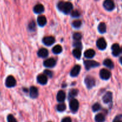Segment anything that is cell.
Listing matches in <instances>:
<instances>
[{
  "label": "cell",
  "instance_id": "cell-19",
  "mask_svg": "<svg viewBox=\"0 0 122 122\" xmlns=\"http://www.w3.org/2000/svg\"><path fill=\"white\" fill-rule=\"evenodd\" d=\"M38 55L39 57H42V58L46 57L48 55V51L45 48H42L39 49V51H38Z\"/></svg>",
  "mask_w": 122,
  "mask_h": 122
},
{
  "label": "cell",
  "instance_id": "cell-18",
  "mask_svg": "<svg viewBox=\"0 0 122 122\" xmlns=\"http://www.w3.org/2000/svg\"><path fill=\"white\" fill-rule=\"evenodd\" d=\"M33 11L36 14H40L44 11V7L41 4L36 5L33 8Z\"/></svg>",
  "mask_w": 122,
  "mask_h": 122
},
{
  "label": "cell",
  "instance_id": "cell-22",
  "mask_svg": "<svg viewBox=\"0 0 122 122\" xmlns=\"http://www.w3.org/2000/svg\"><path fill=\"white\" fill-rule=\"evenodd\" d=\"M106 120L104 115L100 113L96 115L95 117V120L96 122H104Z\"/></svg>",
  "mask_w": 122,
  "mask_h": 122
},
{
  "label": "cell",
  "instance_id": "cell-25",
  "mask_svg": "<svg viewBox=\"0 0 122 122\" xmlns=\"http://www.w3.org/2000/svg\"><path fill=\"white\" fill-rule=\"evenodd\" d=\"M63 49H62V47L60 45H56V46H54L52 49V51L54 54H59L60 53H61Z\"/></svg>",
  "mask_w": 122,
  "mask_h": 122
},
{
  "label": "cell",
  "instance_id": "cell-28",
  "mask_svg": "<svg viewBox=\"0 0 122 122\" xmlns=\"http://www.w3.org/2000/svg\"><path fill=\"white\" fill-rule=\"evenodd\" d=\"M78 90L77 89H72L69 92V98H73L75 97L76 96H77V94H78Z\"/></svg>",
  "mask_w": 122,
  "mask_h": 122
},
{
  "label": "cell",
  "instance_id": "cell-1",
  "mask_svg": "<svg viewBox=\"0 0 122 122\" xmlns=\"http://www.w3.org/2000/svg\"><path fill=\"white\" fill-rule=\"evenodd\" d=\"M58 8L62 12H63L65 14H68L70 13L73 9V5L70 2H64V1H61L58 2L57 5Z\"/></svg>",
  "mask_w": 122,
  "mask_h": 122
},
{
  "label": "cell",
  "instance_id": "cell-8",
  "mask_svg": "<svg viewBox=\"0 0 122 122\" xmlns=\"http://www.w3.org/2000/svg\"><path fill=\"white\" fill-rule=\"evenodd\" d=\"M97 46L98 47L99 49L101 50H103L106 49L107 47V43L105 40L104 38H100L97 41Z\"/></svg>",
  "mask_w": 122,
  "mask_h": 122
},
{
  "label": "cell",
  "instance_id": "cell-33",
  "mask_svg": "<svg viewBox=\"0 0 122 122\" xmlns=\"http://www.w3.org/2000/svg\"><path fill=\"white\" fill-rule=\"evenodd\" d=\"M71 15L73 17H79L80 16V13L78 10H73L71 12Z\"/></svg>",
  "mask_w": 122,
  "mask_h": 122
},
{
  "label": "cell",
  "instance_id": "cell-35",
  "mask_svg": "<svg viewBox=\"0 0 122 122\" xmlns=\"http://www.w3.org/2000/svg\"><path fill=\"white\" fill-rule=\"evenodd\" d=\"M44 74H45V75H46V76H48L50 77H52V75H53V73H52V72L51 71L48 70V69H45V70L44 71Z\"/></svg>",
  "mask_w": 122,
  "mask_h": 122
},
{
  "label": "cell",
  "instance_id": "cell-9",
  "mask_svg": "<svg viewBox=\"0 0 122 122\" xmlns=\"http://www.w3.org/2000/svg\"><path fill=\"white\" fill-rule=\"evenodd\" d=\"M42 41L45 45L50 46L54 43L55 38L51 36H48V37H45L43 38Z\"/></svg>",
  "mask_w": 122,
  "mask_h": 122
},
{
  "label": "cell",
  "instance_id": "cell-20",
  "mask_svg": "<svg viewBox=\"0 0 122 122\" xmlns=\"http://www.w3.org/2000/svg\"><path fill=\"white\" fill-rule=\"evenodd\" d=\"M95 55V50L93 49H88V50H86V51L84 53L85 57L86 58H92Z\"/></svg>",
  "mask_w": 122,
  "mask_h": 122
},
{
  "label": "cell",
  "instance_id": "cell-15",
  "mask_svg": "<svg viewBox=\"0 0 122 122\" xmlns=\"http://www.w3.org/2000/svg\"><path fill=\"white\" fill-rule=\"evenodd\" d=\"M37 22H38V24L39 25V26H44L46 24V18L45 17V16H39L38 17V19H37Z\"/></svg>",
  "mask_w": 122,
  "mask_h": 122
},
{
  "label": "cell",
  "instance_id": "cell-34",
  "mask_svg": "<svg viewBox=\"0 0 122 122\" xmlns=\"http://www.w3.org/2000/svg\"><path fill=\"white\" fill-rule=\"evenodd\" d=\"M73 45L76 48H77V49H82V44H81V42L79 41H76V42H75L73 44Z\"/></svg>",
  "mask_w": 122,
  "mask_h": 122
},
{
  "label": "cell",
  "instance_id": "cell-21",
  "mask_svg": "<svg viewBox=\"0 0 122 122\" xmlns=\"http://www.w3.org/2000/svg\"><path fill=\"white\" fill-rule=\"evenodd\" d=\"M103 64L106 67H108V68H110V69H112V68H114V63H113V61L111 59H105L103 62Z\"/></svg>",
  "mask_w": 122,
  "mask_h": 122
},
{
  "label": "cell",
  "instance_id": "cell-27",
  "mask_svg": "<svg viewBox=\"0 0 122 122\" xmlns=\"http://www.w3.org/2000/svg\"><path fill=\"white\" fill-rule=\"evenodd\" d=\"M29 29L31 31H33L35 30L36 29V23L35 22L34 20H32V21L30 22V23H29Z\"/></svg>",
  "mask_w": 122,
  "mask_h": 122
},
{
  "label": "cell",
  "instance_id": "cell-11",
  "mask_svg": "<svg viewBox=\"0 0 122 122\" xmlns=\"http://www.w3.org/2000/svg\"><path fill=\"white\" fill-rule=\"evenodd\" d=\"M56 64V61L53 58H49L45 60L44 62V65L45 67H48V68H52L54 67Z\"/></svg>",
  "mask_w": 122,
  "mask_h": 122
},
{
  "label": "cell",
  "instance_id": "cell-10",
  "mask_svg": "<svg viewBox=\"0 0 122 122\" xmlns=\"http://www.w3.org/2000/svg\"><path fill=\"white\" fill-rule=\"evenodd\" d=\"M112 53L114 56H118L121 53V48L118 44H114L112 47Z\"/></svg>",
  "mask_w": 122,
  "mask_h": 122
},
{
  "label": "cell",
  "instance_id": "cell-2",
  "mask_svg": "<svg viewBox=\"0 0 122 122\" xmlns=\"http://www.w3.org/2000/svg\"><path fill=\"white\" fill-rule=\"evenodd\" d=\"M84 65L86 69H89L91 68L97 67L100 65V63L98 62L95 61H91V60H87L85 61Z\"/></svg>",
  "mask_w": 122,
  "mask_h": 122
},
{
  "label": "cell",
  "instance_id": "cell-13",
  "mask_svg": "<svg viewBox=\"0 0 122 122\" xmlns=\"http://www.w3.org/2000/svg\"><path fill=\"white\" fill-rule=\"evenodd\" d=\"M81 69V67L80 65H75V67L71 69V71H70V75L72 77L77 76L78 74H79Z\"/></svg>",
  "mask_w": 122,
  "mask_h": 122
},
{
  "label": "cell",
  "instance_id": "cell-39",
  "mask_svg": "<svg viewBox=\"0 0 122 122\" xmlns=\"http://www.w3.org/2000/svg\"><path fill=\"white\" fill-rule=\"evenodd\" d=\"M121 51H122V49H121Z\"/></svg>",
  "mask_w": 122,
  "mask_h": 122
},
{
  "label": "cell",
  "instance_id": "cell-31",
  "mask_svg": "<svg viewBox=\"0 0 122 122\" xmlns=\"http://www.w3.org/2000/svg\"><path fill=\"white\" fill-rule=\"evenodd\" d=\"M101 109V105L98 103H95L94 105L92 106V110L94 112L99 111Z\"/></svg>",
  "mask_w": 122,
  "mask_h": 122
},
{
  "label": "cell",
  "instance_id": "cell-40",
  "mask_svg": "<svg viewBox=\"0 0 122 122\" xmlns=\"http://www.w3.org/2000/svg\"></svg>",
  "mask_w": 122,
  "mask_h": 122
},
{
  "label": "cell",
  "instance_id": "cell-32",
  "mask_svg": "<svg viewBox=\"0 0 122 122\" xmlns=\"http://www.w3.org/2000/svg\"><path fill=\"white\" fill-rule=\"evenodd\" d=\"M7 121H8V122H17L15 117L11 114L8 115V117H7Z\"/></svg>",
  "mask_w": 122,
  "mask_h": 122
},
{
  "label": "cell",
  "instance_id": "cell-17",
  "mask_svg": "<svg viewBox=\"0 0 122 122\" xmlns=\"http://www.w3.org/2000/svg\"><path fill=\"white\" fill-rule=\"evenodd\" d=\"M30 96L32 98H36L38 96V90L35 86H32L30 88Z\"/></svg>",
  "mask_w": 122,
  "mask_h": 122
},
{
  "label": "cell",
  "instance_id": "cell-3",
  "mask_svg": "<svg viewBox=\"0 0 122 122\" xmlns=\"http://www.w3.org/2000/svg\"><path fill=\"white\" fill-rule=\"evenodd\" d=\"M69 106H70V109L72 112H75L77 111L79 108V104L77 99H71V100L70 101V104H69Z\"/></svg>",
  "mask_w": 122,
  "mask_h": 122
},
{
  "label": "cell",
  "instance_id": "cell-7",
  "mask_svg": "<svg viewBox=\"0 0 122 122\" xmlns=\"http://www.w3.org/2000/svg\"><path fill=\"white\" fill-rule=\"evenodd\" d=\"M100 77L102 79V80H107L110 78L111 77V72L110 71H108L107 69H101L100 72Z\"/></svg>",
  "mask_w": 122,
  "mask_h": 122
},
{
  "label": "cell",
  "instance_id": "cell-12",
  "mask_svg": "<svg viewBox=\"0 0 122 122\" xmlns=\"http://www.w3.org/2000/svg\"><path fill=\"white\" fill-rule=\"evenodd\" d=\"M37 81L39 84L42 85L46 84L48 81L47 76L45 75V74H39L37 77Z\"/></svg>",
  "mask_w": 122,
  "mask_h": 122
},
{
  "label": "cell",
  "instance_id": "cell-30",
  "mask_svg": "<svg viewBox=\"0 0 122 122\" xmlns=\"http://www.w3.org/2000/svg\"><path fill=\"white\" fill-rule=\"evenodd\" d=\"M73 39L76 41H80L82 38V34L80 32H75L73 35Z\"/></svg>",
  "mask_w": 122,
  "mask_h": 122
},
{
  "label": "cell",
  "instance_id": "cell-29",
  "mask_svg": "<svg viewBox=\"0 0 122 122\" xmlns=\"http://www.w3.org/2000/svg\"><path fill=\"white\" fill-rule=\"evenodd\" d=\"M81 25H82V22L80 20H75L72 23V26L76 28H79L81 27Z\"/></svg>",
  "mask_w": 122,
  "mask_h": 122
},
{
  "label": "cell",
  "instance_id": "cell-24",
  "mask_svg": "<svg viewBox=\"0 0 122 122\" xmlns=\"http://www.w3.org/2000/svg\"><path fill=\"white\" fill-rule=\"evenodd\" d=\"M98 31L100 33H105L106 32V30H107V27H106V25L105 24V23H100V25H98Z\"/></svg>",
  "mask_w": 122,
  "mask_h": 122
},
{
  "label": "cell",
  "instance_id": "cell-5",
  "mask_svg": "<svg viewBox=\"0 0 122 122\" xmlns=\"http://www.w3.org/2000/svg\"><path fill=\"white\" fill-rule=\"evenodd\" d=\"M16 84V81H15V78L12 75H9L7 77L5 80V85L8 87H14Z\"/></svg>",
  "mask_w": 122,
  "mask_h": 122
},
{
  "label": "cell",
  "instance_id": "cell-38",
  "mask_svg": "<svg viewBox=\"0 0 122 122\" xmlns=\"http://www.w3.org/2000/svg\"><path fill=\"white\" fill-rule=\"evenodd\" d=\"M120 63H121V64L122 65V57H120Z\"/></svg>",
  "mask_w": 122,
  "mask_h": 122
},
{
  "label": "cell",
  "instance_id": "cell-14",
  "mask_svg": "<svg viewBox=\"0 0 122 122\" xmlns=\"http://www.w3.org/2000/svg\"><path fill=\"white\" fill-rule=\"evenodd\" d=\"M112 98H113V94L111 92H108L104 94V96L102 98L104 102L106 104H108L112 101Z\"/></svg>",
  "mask_w": 122,
  "mask_h": 122
},
{
  "label": "cell",
  "instance_id": "cell-4",
  "mask_svg": "<svg viewBox=\"0 0 122 122\" xmlns=\"http://www.w3.org/2000/svg\"><path fill=\"white\" fill-rule=\"evenodd\" d=\"M105 9L108 11H112L115 7V4L113 0H105L103 3Z\"/></svg>",
  "mask_w": 122,
  "mask_h": 122
},
{
  "label": "cell",
  "instance_id": "cell-36",
  "mask_svg": "<svg viewBox=\"0 0 122 122\" xmlns=\"http://www.w3.org/2000/svg\"><path fill=\"white\" fill-rule=\"evenodd\" d=\"M113 122H122V115L117 116L114 118Z\"/></svg>",
  "mask_w": 122,
  "mask_h": 122
},
{
  "label": "cell",
  "instance_id": "cell-6",
  "mask_svg": "<svg viewBox=\"0 0 122 122\" xmlns=\"http://www.w3.org/2000/svg\"><path fill=\"white\" fill-rule=\"evenodd\" d=\"M85 83L88 89H91L95 84V80L92 77L87 76L85 79Z\"/></svg>",
  "mask_w": 122,
  "mask_h": 122
},
{
  "label": "cell",
  "instance_id": "cell-37",
  "mask_svg": "<svg viewBox=\"0 0 122 122\" xmlns=\"http://www.w3.org/2000/svg\"><path fill=\"white\" fill-rule=\"evenodd\" d=\"M61 122H71V119L69 117H65L61 120Z\"/></svg>",
  "mask_w": 122,
  "mask_h": 122
},
{
  "label": "cell",
  "instance_id": "cell-16",
  "mask_svg": "<svg viewBox=\"0 0 122 122\" xmlns=\"http://www.w3.org/2000/svg\"><path fill=\"white\" fill-rule=\"evenodd\" d=\"M66 99V93L63 90H60L57 93V99L60 102H62Z\"/></svg>",
  "mask_w": 122,
  "mask_h": 122
},
{
  "label": "cell",
  "instance_id": "cell-26",
  "mask_svg": "<svg viewBox=\"0 0 122 122\" xmlns=\"http://www.w3.org/2000/svg\"><path fill=\"white\" fill-rule=\"evenodd\" d=\"M66 109V105L64 103H61V104H58L57 106V111H60V112L64 111Z\"/></svg>",
  "mask_w": 122,
  "mask_h": 122
},
{
  "label": "cell",
  "instance_id": "cell-23",
  "mask_svg": "<svg viewBox=\"0 0 122 122\" xmlns=\"http://www.w3.org/2000/svg\"><path fill=\"white\" fill-rule=\"evenodd\" d=\"M73 56L76 57V59H79L81 58V55H82V53H81V50L79 49H77V48H75L73 50Z\"/></svg>",
  "mask_w": 122,
  "mask_h": 122
}]
</instances>
